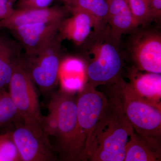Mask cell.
<instances>
[{
  "mask_svg": "<svg viewBox=\"0 0 161 161\" xmlns=\"http://www.w3.org/2000/svg\"><path fill=\"white\" fill-rule=\"evenodd\" d=\"M130 9L138 26L153 20L150 0H128Z\"/></svg>",
  "mask_w": 161,
  "mask_h": 161,
  "instance_id": "cell-20",
  "label": "cell"
},
{
  "mask_svg": "<svg viewBox=\"0 0 161 161\" xmlns=\"http://www.w3.org/2000/svg\"><path fill=\"white\" fill-rule=\"evenodd\" d=\"M63 92L55 95L58 119V139L62 155L68 160H80L76 100Z\"/></svg>",
  "mask_w": 161,
  "mask_h": 161,
  "instance_id": "cell-6",
  "label": "cell"
},
{
  "mask_svg": "<svg viewBox=\"0 0 161 161\" xmlns=\"http://www.w3.org/2000/svg\"><path fill=\"white\" fill-rule=\"evenodd\" d=\"M41 126L45 135L57 137L58 132V119L57 107L54 98L49 105V112L46 116H43Z\"/></svg>",
  "mask_w": 161,
  "mask_h": 161,
  "instance_id": "cell-21",
  "label": "cell"
},
{
  "mask_svg": "<svg viewBox=\"0 0 161 161\" xmlns=\"http://www.w3.org/2000/svg\"><path fill=\"white\" fill-rule=\"evenodd\" d=\"M12 1H13V2H14V1H15V0H12Z\"/></svg>",
  "mask_w": 161,
  "mask_h": 161,
  "instance_id": "cell-27",
  "label": "cell"
},
{
  "mask_svg": "<svg viewBox=\"0 0 161 161\" xmlns=\"http://www.w3.org/2000/svg\"><path fill=\"white\" fill-rule=\"evenodd\" d=\"M35 84L19 56L14 65L8 92L24 121V125L38 135L47 137L41 126L43 116L40 112Z\"/></svg>",
  "mask_w": 161,
  "mask_h": 161,
  "instance_id": "cell-3",
  "label": "cell"
},
{
  "mask_svg": "<svg viewBox=\"0 0 161 161\" xmlns=\"http://www.w3.org/2000/svg\"><path fill=\"white\" fill-rule=\"evenodd\" d=\"M134 131L124 112L120 97L108 100L101 116L88 136L80 160L123 161L126 145Z\"/></svg>",
  "mask_w": 161,
  "mask_h": 161,
  "instance_id": "cell-1",
  "label": "cell"
},
{
  "mask_svg": "<svg viewBox=\"0 0 161 161\" xmlns=\"http://www.w3.org/2000/svg\"><path fill=\"white\" fill-rule=\"evenodd\" d=\"M60 78L61 88L63 92L69 94L80 92L84 87V80L78 75H59Z\"/></svg>",
  "mask_w": 161,
  "mask_h": 161,
  "instance_id": "cell-23",
  "label": "cell"
},
{
  "mask_svg": "<svg viewBox=\"0 0 161 161\" xmlns=\"http://www.w3.org/2000/svg\"><path fill=\"white\" fill-rule=\"evenodd\" d=\"M12 0H0V21L9 17L15 9Z\"/></svg>",
  "mask_w": 161,
  "mask_h": 161,
  "instance_id": "cell-25",
  "label": "cell"
},
{
  "mask_svg": "<svg viewBox=\"0 0 161 161\" xmlns=\"http://www.w3.org/2000/svg\"><path fill=\"white\" fill-rule=\"evenodd\" d=\"M70 14L66 6L15 9L7 19L0 21L1 29L9 30L26 24L61 22Z\"/></svg>",
  "mask_w": 161,
  "mask_h": 161,
  "instance_id": "cell-11",
  "label": "cell"
},
{
  "mask_svg": "<svg viewBox=\"0 0 161 161\" xmlns=\"http://www.w3.org/2000/svg\"><path fill=\"white\" fill-rule=\"evenodd\" d=\"M71 16L64 19L60 24L58 34L61 40L71 41L77 46L86 41L97 25L92 16L81 10L70 11Z\"/></svg>",
  "mask_w": 161,
  "mask_h": 161,
  "instance_id": "cell-12",
  "label": "cell"
},
{
  "mask_svg": "<svg viewBox=\"0 0 161 161\" xmlns=\"http://www.w3.org/2000/svg\"><path fill=\"white\" fill-rule=\"evenodd\" d=\"M161 141L133 132L125 147L124 161H161Z\"/></svg>",
  "mask_w": 161,
  "mask_h": 161,
  "instance_id": "cell-14",
  "label": "cell"
},
{
  "mask_svg": "<svg viewBox=\"0 0 161 161\" xmlns=\"http://www.w3.org/2000/svg\"><path fill=\"white\" fill-rule=\"evenodd\" d=\"M0 29H1V26H0Z\"/></svg>",
  "mask_w": 161,
  "mask_h": 161,
  "instance_id": "cell-28",
  "label": "cell"
},
{
  "mask_svg": "<svg viewBox=\"0 0 161 161\" xmlns=\"http://www.w3.org/2000/svg\"><path fill=\"white\" fill-rule=\"evenodd\" d=\"M22 119L9 92L0 90V127Z\"/></svg>",
  "mask_w": 161,
  "mask_h": 161,
  "instance_id": "cell-18",
  "label": "cell"
},
{
  "mask_svg": "<svg viewBox=\"0 0 161 161\" xmlns=\"http://www.w3.org/2000/svg\"><path fill=\"white\" fill-rule=\"evenodd\" d=\"M62 40L59 35L43 49L20 56L35 84L44 92L51 90L59 79Z\"/></svg>",
  "mask_w": 161,
  "mask_h": 161,
  "instance_id": "cell-5",
  "label": "cell"
},
{
  "mask_svg": "<svg viewBox=\"0 0 161 161\" xmlns=\"http://www.w3.org/2000/svg\"><path fill=\"white\" fill-rule=\"evenodd\" d=\"M108 99L89 84H85L79 92L76 100L78 130V145L83 153L88 136L101 116Z\"/></svg>",
  "mask_w": 161,
  "mask_h": 161,
  "instance_id": "cell-7",
  "label": "cell"
},
{
  "mask_svg": "<svg viewBox=\"0 0 161 161\" xmlns=\"http://www.w3.org/2000/svg\"><path fill=\"white\" fill-rule=\"evenodd\" d=\"M153 20L160 19L161 16V0H150Z\"/></svg>",
  "mask_w": 161,
  "mask_h": 161,
  "instance_id": "cell-26",
  "label": "cell"
},
{
  "mask_svg": "<svg viewBox=\"0 0 161 161\" xmlns=\"http://www.w3.org/2000/svg\"><path fill=\"white\" fill-rule=\"evenodd\" d=\"M12 132L22 161H52L57 159L48 138L38 135L24 125H18Z\"/></svg>",
  "mask_w": 161,
  "mask_h": 161,
  "instance_id": "cell-9",
  "label": "cell"
},
{
  "mask_svg": "<svg viewBox=\"0 0 161 161\" xmlns=\"http://www.w3.org/2000/svg\"><path fill=\"white\" fill-rule=\"evenodd\" d=\"M16 47L10 40L0 37V90L9 86L15 61L20 56Z\"/></svg>",
  "mask_w": 161,
  "mask_h": 161,
  "instance_id": "cell-17",
  "label": "cell"
},
{
  "mask_svg": "<svg viewBox=\"0 0 161 161\" xmlns=\"http://www.w3.org/2000/svg\"><path fill=\"white\" fill-rule=\"evenodd\" d=\"M69 12L81 10L92 16L96 22L97 31L107 28L108 7L107 0H62Z\"/></svg>",
  "mask_w": 161,
  "mask_h": 161,
  "instance_id": "cell-16",
  "label": "cell"
},
{
  "mask_svg": "<svg viewBox=\"0 0 161 161\" xmlns=\"http://www.w3.org/2000/svg\"><path fill=\"white\" fill-rule=\"evenodd\" d=\"M108 7V24L111 37L118 43L122 35L133 31L138 26L128 0H107Z\"/></svg>",
  "mask_w": 161,
  "mask_h": 161,
  "instance_id": "cell-13",
  "label": "cell"
},
{
  "mask_svg": "<svg viewBox=\"0 0 161 161\" xmlns=\"http://www.w3.org/2000/svg\"><path fill=\"white\" fill-rule=\"evenodd\" d=\"M61 22L26 24L9 31L23 47L25 53H34L54 40Z\"/></svg>",
  "mask_w": 161,
  "mask_h": 161,
  "instance_id": "cell-10",
  "label": "cell"
},
{
  "mask_svg": "<svg viewBox=\"0 0 161 161\" xmlns=\"http://www.w3.org/2000/svg\"><path fill=\"white\" fill-rule=\"evenodd\" d=\"M132 58L137 69L161 74V36L156 32L141 33L133 40Z\"/></svg>",
  "mask_w": 161,
  "mask_h": 161,
  "instance_id": "cell-8",
  "label": "cell"
},
{
  "mask_svg": "<svg viewBox=\"0 0 161 161\" xmlns=\"http://www.w3.org/2000/svg\"><path fill=\"white\" fill-rule=\"evenodd\" d=\"M123 108L128 120L137 134L161 141V103L142 98L133 92L128 83L119 80Z\"/></svg>",
  "mask_w": 161,
  "mask_h": 161,
  "instance_id": "cell-4",
  "label": "cell"
},
{
  "mask_svg": "<svg viewBox=\"0 0 161 161\" xmlns=\"http://www.w3.org/2000/svg\"><path fill=\"white\" fill-rule=\"evenodd\" d=\"M85 63L79 58H69L60 62L59 75H80L86 71Z\"/></svg>",
  "mask_w": 161,
  "mask_h": 161,
  "instance_id": "cell-22",
  "label": "cell"
},
{
  "mask_svg": "<svg viewBox=\"0 0 161 161\" xmlns=\"http://www.w3.org/2000/svg\"><path fill=\"white\" fill-rule=\"evenodd\" d=\"M87 42L90 62L86 68L88 84L94 87L117 82L122 68L117 43L111 37L108 26L100 31H93Z\"/></svg>",
  "mask_w": 161,
  "mask_h": 161,
  "instance_id": "cell-2",
  "label": "cell"
},
{
  "mask_svg": "<svg viewBox=\"0 0 161 161\" xmlns=\"http://www.w3.org/2000/svg\"><path fill=\"white\" fill-rule=\"evenodd\" d=\"M0 161H22L12 132L0 135Z\"/></svg>",
  "mask_w": 161,
  "mask_h": 161,
  "instance_id": "cell-19",
  "label": "cell"
},
{
  "mask_svg": "<svg viewBox=\"0 0 161 161\" xmlns=\"http://www.w3.org/2000/svg\"><path fill=\"white\" fill-rule=\"evenodd\" d=\"M54 0H18L15 9L44 8L50 7Z\"/></svg>",
  "mask_w": 161,
  "mask_h": 161,
  "instance_id": "cell-24",
  "label": "cell"
},
{
  "mask_svg": "<svg viewBox=\"0 0 161 161\" xmlns=\"http://www.w3.org/2000/svg\"><path fill=\"white\" fill-rule=\"evenodd\" d=\"M130 79L128 84L137 95L150 101L161 103V74L134 72Z\"/></svg>",
  "mask_w": 161,
  "mask_h": 161,
  "instance_id": "cell-15",
  "label": "cell"
}]
</instances>
